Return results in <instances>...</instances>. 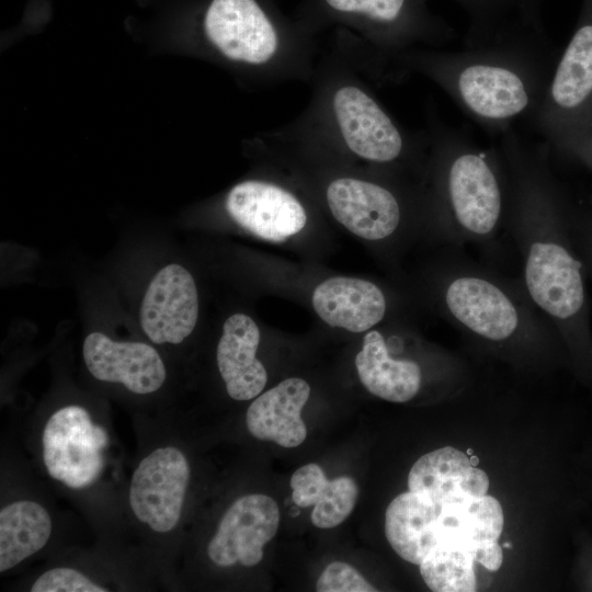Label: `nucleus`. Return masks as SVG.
<instances>
[{
  "mask_svg": "<svg viewBox=\"0 0 592 592\" xmlns=\"http://www.w3.org/2000/svg\"><path fill=\"white\" fill-rule=\"evenodd\" d=\"M557 59L543 26L520 19L462 50L407 49L391 70L394 81L412 72L430 79L481 127L502 135L534 115Z\"/></svg>",
  "mask_w": 592,
  "mask_h": 592,
  "instance_id": "1",
  "label": "nucleus"
},
{
  "mask_svg": "<svg viewBox=\"0 0 592 592\" xmlns=\"http://www.w3.org/2000/svg\"><path fill=\"white\" fill-rule=\"evenodd\" d=\"M505 214L523 257L524 289L554 322H569L584 305L581 263L554 235L560 195L553 179L547 144L526 145L509 129L501 135Z\"/></svg>",
  "mask_w": 592,
  "mask_h": 592,
  "instance_id": "2",
  "label": "nucleus"
},
{
  "mask_svg": "<svg viewBox=\"0 0 592 592\" xmlns=\"http://www.w3.org/2000/svg\"><path fill=\"white\" fill-rule=\"evenodd\" d=\"M360 72L351 58L333 48L316 64L310 101L288 125L343 158L374 166L428 157L426 130L402 127Z\"/></svg>",
  "mask_w": 592,
  "mask_h": 592,
  "instance_id": "3",
  "label": "nucleus"
},
{
  "mask_svg": "<svg viewBox=\"0 0 592 592\" xmlns=\"http://www.w3.org/2000/svg\"><path fill=\"white\" fill-rule=\"evenodd\" d=\"M294 18L315 35L338 26L335 47L380 82L394 81L398 54L439 48L455 38V30L428 8V0H304Z\"/></svg>",
  "mask_w": 592,
  "mask_h": 592,
  "instance_id": "4",
  "label": "nucleus"
},
{
  "mask_svg": "<svg viewBox=\"0 0 592 592\" xmlns=\"http://www.w3.org/2000/svg\"><path fill=\"white\" fill-rule=\"evenodd\" d=\"M205 44L267 87L310 82L316 35L273 0H207L200 11Z\"/></svg>",
  "mask_w": 592,
  "mask_h": 592,
  "instance_id": "5",
  "label": "nucleus"
},
{
  "mask_svg": "<svg viewBox=\"0 0 592 592\" xmlns=\"http://www.w3.org/2000/svg\"><path fill=\"white\" fill-rule=\"evenodd\" d=\"M428 164L432 200L453 232L491 237L505 214V177L500 152L485 150L445 127L431 111Z\"/></svg>",
  "mask_w": 592,
  "mask_h": 592,
  "instance_id": "6",
  "label": "nucleus"
},
{
  "mask_svg": "<svg viewBox=\"0 0 592 592\" xmlns=\"http://www.w3.org/2000/svg\"><path fill=\"white\" fill-rule=\"evenodd\" d=\"M531 118L558 152L592 132V0H582L574 31Z\"/></svg>",
  "mask_w": 592,
  "mask_h": 592,
  "instance_id": "7",
  "label": "nucleus"
},
{
  "mask_svg": "<svg viewBox=\"0 0 592 592\" xmlns=\"http://www.w3.org/2000/svg\"><path fill=\"white\" fill-rule=\"evenodd\" d=\"M444 306L455 325L491 342H505L521 330L543 325L533 303L480 270L453 267L444 287Z\"/></svg>",
  "mask_w": 592,
  "mask_h": 592,
  "instance_id": "8",
  "label": "nucleus"
},
{
  "mask_svg": "<svg viewBox=\"0 0 592 592\" xmlns=\"http://www.w3.org/2000/svg\"><path fill=\"white\" fill-rule=\"evenodd\" d=\"M106 431L79 406L56 411L43 432V456L50 477L75 489L95 481L103 468Z\"/></svg>",
  "mask_w": 592,
  "mask_h": 592,
  "instance_id": "9",
  "label": "nucleus"
},
{
  "mask_svg": "<svg viewBox=\"0 0 592 592\" xmlns=\"http://www.w3.org/2000/svg\"><path fill=\"white\" fill-rule=\"evenodd\" d=\"M323 196L332 216L366 240L389 237L402 219L401 195L383 181L337 172L326 181Z\"/></svg>",
  "mask_w": 592,
  "mask_h": 592,
  "instance_id": "10",
  "label": "nucleus"
},
{
  "mask_svg": "<svg viewBox=\"0 0 592 592\" xmlns=\"http://www.w3.org/2000/svg\"><path fill=\"white\" fill-rule=\"evenodd\" d=\"M190 479L186 457L178 448L160 447L136 468L129 504L135 516L158 533L174 528L181 516Z\"/></svg>",
  "mask_w": 592,
  "mask_h": 592,
  "instance_id": "11",
  "label": "nucleus"
},
{
  "mask_svg": "<svg viewBox=\"0 0 592 592\" xmlns=\"http://www.w3.org/2000/svg\"><path fill=\"white\" fill-rule=\"evenodd\" d=\"M230 218L254 236L284 241L304 229L307 210L286 186L262 179L242 181L230 189L225 200Z\"/></svg>",
  "mask_w": 592,
  "mask_h": 592,
  "instance_id": "12",
  "label": "nucleus"
},
{
  "mask_svg": "<svg viewBox=\"0 0 592 592\" xmlns=\"http://www.w3.org/2000/svg\"><path fill=\"white\" fill-rule=\"evenodd\" d=\"M278 524L280 510L271 497L246 494L224 514L207 555L219 567H253L262 560L263 547L275 536Z\"/></svg>",
  "mask_w": 592,
  "mask_h": 592,
  "instance_id": "13",
  "label": "nucleus"
},
{
  "mask_svg": "<svg viewBox=\"0 0 592 592\" xmlns=\"http://www.w3.org/2000/svg\"><path fill=\"white\" fill-rule=\"evenodd\" d=\"M198 296L194 278L179 264H169L151 280L140 307V326L157 344L180 343L195 328Z\"/></svg>",
  "mask_w": 592,
  "mask_h": 592,
  "instance_id": "14",
  "label": "nucleus"
},
{
  "mask_svg": "<svg viewBox=\"0 0 592 592\" xmlns=\"http://www.w3.org/2000/svg\"><path fill=\"white\" fill-rule=\"evenodd\" d=\"M83 360L93 377L121 383L133 392L158 390L166 379L164 364L158 352L141 342H116L101 332L84 339Z\"/></svg>",
  "mask_w": 592,
  "mask_h": 592,
  "instance_id": "15",
  "label": "nucleus"
},
{
  "mask_svg": "<svg viewBox=\"0 0 592 592\" xmlns=\"http://www.w3.org/2000/svg\"><path fill=\"white\" fill-rule=\"evenodd\" d=\"M259 343L260 330L249 316L235 314L225 321L216 358L226 390L235 400H250L266 385L265 367L255 356Z\"/></svg>",
  "mask_w": 592,
  "mask_h": 592,
  "instance_id": "16",
  "label": "nucleus"
},
{
  "mask_svg": "<svg viewBox=\"0 0 592 592\" xmlns=\"http://www.w3.org/2000/svg\"><path fill=\"white\" fill-rule=\"evenodd\" d=\"M309 395L310 386L306 380L298 377L284 379L249 406V432L261 441H272L283 447L300 445L307 435L301 409Z\"/></svg>",
  "mask_w": 592,
  "mask_h": 592,
  "instance_id": "17",
  "label": "nucleus"
},
{
  "mask_svg": "<svg viewBox=\"0 0 592 592\" xmlns=\"http://www.w3.org/2000/svg\"><path fill=\"white\" fill-rule=\"evenodd\" d=\"M312 306L325 322L351 332L369 330L386 312V299L377 285L344 276L319 284L312 294Z\"/></svg>",
  "mask_w": 592,
  "mask_h": 592,
  "instance_id": "18",
  "label": "nucleus"
},
{
  "mask_svg": "<svg viewBox=\"0 0 592 592\" xmlns=\"http://www.w3.org/2000/svg\"><path fill=\"white\" fill-rule=\"evenodd\" d=\"M410 491L444 500L453 497L487 494V474L470 464L468 455L445 446L421 456L408 476Z\"/></svg>",
  "mask_w": 592,
  "mask_h": 592,
  "instance_id": "19",
  "label": "nucleus"
},
{
  "mask_svg": "<svg viewBox=\"0 0 592 592\" xmlns=\"http://www.w3.org/2000/svg\"><path fill=\"white\" fill-rule=\"evenodd\" d=\"M441 510L442 500L410 490L391 500L385 514V534L403 560L420 565L435 547Z\"/></svg>",
  "mask_w": 592,
  "mask_h": 592,
  "instance_id": "20",
  "label": "nucleus"
},
{
  "mask_svg": "<svg viewBox=\"0 0 592 592\" xmlns=\"http://www.w3.org/2000/svg\"><path fill=\"white\" fill-rule=\"evenodd\" d=\"M355 366L363 386L374 396L391 402L411 400L420 390L422 373L410 360H396L389 355L379 331L365 334Z\"/></svg>",
  "mask_w": 592,
  "mask_h": 592,
  "instance_id": "21",
  "label": "nucleus"
},
{
  "mask_svg": "<svg viewBox=\"0 0 592 592\" xmlns=\"http://www.w3.org/2000/svg\"><path fill=\"white\" fill-rule=\"evenodd\" d=\"M52 520L38 503L21 500L0 511V571H7L42 549L49 539Z\"/></svg>",
  "mask_w": 592,
  "mask_h": 592,
  "instance_id": "22",
  "label": "nucleus"
},
{
  "mask_svg": "<svg viewBox=\"0 0 592 592\" xmlns=\"http://www.w3.org/2000/svg\"><path fill=\"white\" fill-rule=\"evenodd\" d=\"M475 561L474 551L466 547L439 544L419 567L425 584L434 592H473L477 585Z\"/></svg>",
  "mask_w": 592,
  "mask_h": 592,
  "instance_id": "23",
  "label": "nucleus"
},
{
  "mask_svg": "<svg viewBox=\"0 0 592 592\" xmlns=\"http://www.w3.org/2000/svg\"><path fill=\"white\" fill-rule=\"evenodd\" d=\"M455 1L462 5L469 18V26L465 37V46H471L485 42L516 20L525 19L533 23L526 16L525 0Z\"/></svg>",
  "mask_w": 592,
  "mask_h": 592,
  "instance_id": "24",
  "label": "nucleus"
},
{
  "mask_svg": "<svg viewBox=\"0 0 592 592\" xmlns=\"http://www.w3.org/2000/svg\"><path fill=\"white\" fill-rule=\"evenodd\" d=\"M358 496L355 480L348 476L329 480L310 514L311 523L319 528L341 524L353 511Z\"/></svg>",
  "mask_w": 592,
  "mask_h": 592,
  "instance_id": "25",
  "label": "nucleus"
},
{
  "mask_svg": "<svg viewBox=\"0 0 592 592\" xmlns=\"http://www.w3.org/2000/svg\"><path fill=\"white\" fill-rule=\"evenodd\" d=\"M318 592H373L376 589L352 566L333 561L320 574Z\"/></svg>",
  "mask_w": 592,
  "mask_h": 592,
  "instance_id": "26",
  "label": "nucleus"
},
{
  "mask_svg": "<svg viewBox=\"0 0 592 592\" xmlns=\"http://www.w3.org/2000/svg\"><path fill=\"white\" fill-rule=\"evenodd\" d=\"M32 592H106L79 571L55 568L44 572L32 585Z\"/></svg>",
  "mask_w": 592,
  "mask_h": 592,
  "instance_id": "27",
  "label": "nucleus"
},
{
  "mask_svg": "<svg viewBox=\"0 0 592 592\" xmlns=\"http://www.w3.org/2000/svg\"><path fill=\"white\" fill-rule=\"evenodd\" d=\"M329 480L317 464L299 467L291 478L292 499L300 508L314 506L328 486Z\"/></svg>",
  "mask_w": 592,
  "mask_h": 592,
  "instance_id": "28",
  "label": "nucleus"
},
{
  "mask_svg": "<svg viewBox=\"0 0 592 592\" xmlns=\"http://www.w3.org/2000/svg\"><path fill=\"white\" fill-rule=\"evenodd\" d=\"M475 560L490 571L499 570L503 560V553L498 540L479 546L475 553Z\"/></svg>",
  "mask_w": 592,
  "mask_h": 592,
  "instance_id": "29",
  "label": "nucleus"
},
{
  "mask_svg": "<svg viewBox=\"0 0 592 592\" xmlns=\"http://www.w3.org/2000/svg\"><path fill=\"white\" fill-rule=\"evenodd\" d=\"M561 153L573 156L592 166V132L571 143Z\"/></svg>",
  "mask_w": 592,
  "mask_h": 592,
  "instance_id": "30",
  "label": "nucleus"
},
{
  "mask_svg": "<svg viewBox=\"0 0 592 592\" xmlns=\"http://www.w3.org/2000/svg\"><path fill=\"white\" fill-rule=\"evenodd\" d=\"M544 0H525V12L528 20L543 24L540 20V8Z\"/></svg>",
  "mask_w": 592,
  "mask_h": 592,
  "instance_id": "31",
  "label": "nucleus"
},
{
  "mask_svg": "<svg viewBox=\"0 0 592 592\" xmlns=\"http://www.w3.org/2000/svg\"><path fill=\"white\" fill-rule=\"evenodd\" d=\"M469 460H470V464H471L473 466H476V465L479 464V458H478L476 455H474V454L470 456Z\"/></svg>",
  "mask_w": 592,
  "mask_h": 592,
  "instance_id": "32",
  "label": "nucleus"
},
{
  "mask_svg": "<svg viewBox=\"0 0 592 592\" xmlns=\"http://www.w3.org/2000/svg\"><path fill=\"white\" fill-rule=\"evenodd\" d=\"M466 454H467L468 456H471V455L474 454V451H473L471 448H468L467 452H466Z\"/></svg>",
  "mask_w": 592,
  "mask_h": 592,
  "instance_id": "33",
  "label": "nucleus"
},
{
  "mask_svg": "<svg viewBox=\"0 0 592 592\" xmlns=\"http://www.w3.org/2000/svg\"><path fill=\"white\" fill-rule=\"evenodd\" d=\"M504 547H506V548H511V545H510V543H505V544H504Z\"/></svg>",
  "mask_w": 592,
  "mask_h": 592,
  "instance_id": "34",
  "label": "nucleus"
}]
</instances>
